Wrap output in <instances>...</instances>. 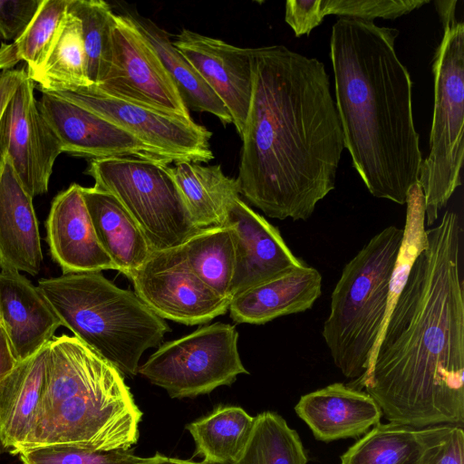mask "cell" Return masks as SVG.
Returning <instances> with one entry per match:
<instances>
[{"mask_svg":"<svg viewBox=\"0 0 464 464\" xmlns=\"http://www.w3.org/2000/svg\"><path fill=\"white\" fill-rule=\"evenodd\" d=\"M462 229L446 211L426 229L364 375L350 386L369 393L390 421L416 428L464 423Z\"/></svg>","mask_w":464,"mask_h":464,"instance_id":"1","label":"cell"},{"mask_svg":"<svg viewBox=\"0 0 464 464\" xmlns=\"http://www.w3.org/2000/svg\"><path fill=\"white\" fill-rule=\"evenodd\" d=\"M252 72L240 194L269 218L307 220L334 189L344 149L329 75L285 45L252 48Z\"/></svg>","mask_w":464,"mask_h":464,"instance_id":"2","label":"cell"},{"mask_svg":"<svg viewBox=\"0 0 464 464\" xmlns=\"http://www.w3.org/2000/svg\"><path fill=\"white\" fill-rule=\"evenodd\" d=\"M399 31L340 17L330 57L344 148L375 198L400 205L419 182L422 154L412 111V81L395 51Z\"/></svg>","mask_w":464,"mask_h":464,"instance_id":"3","label":"cell"},{"mask_svg":"<svg viewBox=\"0 0 464 464\" xmlns=\"http://www.w3.org/2000/svg\"><path fill=\"white\" fill-rule=\"evenodd\" d=\"M37 287L62 325L123 375L135 376L143 353L170 331L134 292L116 286L101 272L42 278Z\"/></svg>","mask_w":464,"mask_h":464,"instance_id":"4","label":"cell"},{"mask_svg":"<svg viewBox=\"0 0 464 464\" xmlns=\"http://www.w3.org/2000/svg\"><path fill=\"white\" fill-rule=\"evenodd\" d=\"M403 228L389 226L345 265L331 295L323 337L335 366L352 382L366 372L384 329Z\"/></svg>","mask_w":464,"mask_h":464,"instance_id":"5","label":"cell"},{"mask_svg":"<svg viewBox=\"0 0 464 464\" xmlns=\"http://www.w3.org/2000/svg\"><path fill=\"white\" fill-rule=\"evenodd\" d=\"M440 17L444 34L432 63L430 152L422 160L419 177L428 226L437 221L440 211L461 185L464 155V24L456 20L455 9Z\"/></svg>","mask_w":464,"mask_h":464,"instance_id":"6","label":"cell"},{"mask_svg":"<svg viewBox=\"0 0 464 464\" xmlns=\"http://www.w3.org/2000/svg\"><path fill=\"white\" fill-rule=\"evenodd\" d=\"M169 162L150 156L90 161L94 187L113 195L145 234L152 250L179 246L198 229L169 172Z\"/></svg>","mask_w":464,"mask_h":464,"instance_id":"7","label":"cell"},{"mask_svg":"<svg viewBox=\"0 0 464 464\" xmlns=\"http://www.w3.org/2000/svg\"><path fill=\"white\" fill-rule=\"evenodd\" d=\"M237 342L235 325L220 322L205 325L161 344L138 372L171 398L207 394L231 385L239 374H248Z\"/></svg>","mask_w":464,"mask_h":464,"instance_id":"8","label":"cell"},{"mask_svg":"<svg viewBox=\"0 0 464 464\" xmlns=\"http://www.w3.org/2000/svg\"><path fill=\"white\" fill-rule=\"evenodd\" d=\"M77 104L115 124L154 157L176 163H207L214 158L204 126L165 111L131 103L86 89L46 92Z\"/></svg>","mask_w":464,"mask_h":464,"instance_id":"9","label":"cell"},{"mask_svg":"<svg viewBox=\"0 0 464 464\" xmlns=\"http://www.w3.org/2000/svg\"><path fill=\"white\" fill-rule=\"evenodd\" d=\"M113 54L102 84L86 90L189 119V111L158 53L130 14L114 15Z\"/></svg>","mask_w":464,"mask_h":464,"instance_id":"10","label":"cell"},{"mask_svg":"<svg viewBox=\"0 0 464 464\" xmlns=\"http://www.w3.org/2000/svg\"><path fill=\"white\" fill-rule=\"evenodd\" d=\"M134 293L157 315L186 325L204 324L228 311L189 267L182 246L154 250L130 278Z\"/></svg>","mask_w":464,"mask_h":464,"instance_id":"11","label":"cell"},{"mask_svg":"<svg viewBox=\"0 0 464 464\" xmlns=\"http://www.w3.org/2000/svg\"><path fill=\"white\" fill-rule=\"evenodd\" d=\"M34 84L26 76L0 119V158L7 156L25 190L34 198L47 192L61 144L39 110Z\"/></svg>","mask_w":464,"mask_h":464,"instance_id":"12","label":"cell"},{"mask_svg":"<svg viewBox=\"0 0 464 464\" xmlns=\"http://www.w3.org/2000/svg\"><path fill=\"white\" fill-rule=\"evenodd\" d=\"M227 109L241 136L253 90L252 48L183 29L172 42Z\"/></svg>","mask_w":464,"mask_h":464,"instance_id":"13","label":"cell"},{"mask_svg":"<svg viewBox=\"0 0 464 464\" xmlns=\"http://www.w3.org/2000/svg\"><path fill=\"white\" fill-rule=\"evenodd\" d=\"M226 224L235 233L231 299L240 293L305 264L285 244L277 227L240 198L230 204Z\"/></svg>","mask_w":464,"mask_h":464,"instance_id":"14","label":"cell"},{"mask_svg":"<svg viewBox=\"0 0 464 464\" xmlns=\"http://www.w3.org/2000/svg\"><path fill=\"white\" fill-rule=\"evenodd\" d=\"M37 104L63 152L91 160L154 157L128 132L77 104L46 92Z\"/></svg>","mask_w":464,"mask_h":464,"instance_id":"15","label":"cell"},{"mask_svg":"<svg viewBox=\"0 0 464 464\" xmlns=\"http://www.w3.org/2000/svg\"><path fill=\"white\" fill-rule=\"evenodd\" d=\"M81 188L72 183L52 202L45 222L50 254L63 274L116 270L99 243Z\"/></svg>","mask_w":464,"mask_h":464,"instance_id":"16","label":"cell"},{"mask_svg":"<svg viewBox=\"0 0 464 464\" xmlns=\"http://www.w3.org/2000/svg\"><path fill=\"white\" fill-rule=\"evenodd\" d=\"M0 315L17 361L47 345L62 325L40 289L16 270L0 272Z\"/></svg>","mask_w":464,"mask_h":464,"instance_id":"17","label":"cell"},{"mask_svg":"<svg viewBox=\"0 0 464 464\" xmlns=\"http://www.w3.org/2000/svg\"><path fill=\"white\" fill-rule=\"evenodd\" d=\"M295 411L314 438L324 442L359 438L378 424L382 416L369 393L342 382L303 395Z\"/></svg>","mask_w":464,"mask_h":464,"instance_id":"18","label":"cell"},{"mask_svg":"<svg viewBox=\"0 0 464 464\" xmlns=\"http://www.w3.org/2000/svg\"><path fill=\"white\" fill-rule=\"evenodd\" d=\"M43 253L33 197L7 156L0 158V268L36 276Z\"/></svg>","mask_w":464,"mask_h":464,"instance_id":"19","label":"cell"},{"mask_svg":"<svg viewBox=\"0 0 464 464\" xmlns=\"http://www.w3.org/2000/svg\"><path fill=\"white\" fill-rule=\"evenodd\" d=\"M322 293V276L306 265L234 296L228 311L239 324H264L310 309Z\"/></svg>","mask_w":464,"mask_h":464,"instance_id":"20","label":"cell"},{"mask_svg":"<svg viewBox=\"0 0 464 464\" xmlns=\"http://www.w3.org/2000/svg\"><path fill=\"white\" fill-rule=\"evenodd\" d=\"M48 346L19 361L0 382V444L13 454L25 446L41 405Z\"/></svg>","mask_w":464,"mask_h":464,"instance_id":"21","label":"cell"},{"mask_svg":"<svg viewBox=\"0 0 464 464\" xmlns=\"http://www.w3.org/2000/svg\"><path fill=\"white\" fill-rule=\"evenodd\" d=\"M81 191L100 245L116 270L130 279L153 251L145 234L111 193L94 186Z\"/></svg>","mask_w":464,"mask_h":464,"instance_id":"22","label":"cell"},{"mask_svg":"<svg viewBox=\"0 0 464 464\" xmlns=\"http://www.w3.org/2000/svg\"><path fill=\"white\" fill-rule=\"evenodd\" d=\"M451 426L379 422L341 456L340 464H428Z\"/></svg>","mask_w":464,"mask_h":464,"instance_id":"23","label":"cell"},{"mask_svg":"<svg viewBox=\"0 0 464 464\" xmlns=\"http://www.w3.org/2000/svg\"><path fill=\"white\" fill-rule=\"evenodd\" d=\"M170 175L185 208L199 230L225 226L227 209L240 198L237 179L224 174L221 166L179 161L169 167Z\"/></svg>","mask_w":464,"mask_h":464,"instance_id":"24","label":"cell"},{"mask_svg":"<svg viewBox=\"0 0 464 464\" xmlns=\"http://www.w3.org/2000/svg\"><path fill=\"white\" fill-rule=\"evenodd\" d=\"M130 15L158 53L187 108L211 113L224 125L232 123L231 116L224 103L174 46L169 34L150 19Z\"/></svg>","mask_w":464,"mask_h":464,"instance_id":"25","label":"cell"},{"mask_svg":"<svg viewBox=\"0 0 464 464\" xmlns=\"http://www.w3.org/2000/svg\"><path fill=\"white\" fill-rule=\"evenodd\" d=\"M32 80L41 92H74L92 86L81 23L68 10L42 67Z\"/></svg>","mask_w":464,"mask_h":464,"instance_id":"26","label":"cell"},{"mask_svg":"<svg viewBox=\"0 0 464 464\" xmlns=\"http://www.w3.org/2000/svg\"><path fill=\"white\" fill-rule=\"evenodd\" d=\"M192 271L213 291L231 300L235 233L230 225L198 231L181 245Z\"/></svg>","mask_w":464,"mask_h":464,"instance_id":"27","label":"cell"},{"mask_svg":"<svg viewBox=\"0 0 464 464\" xmlns=\"http://www.w3.org/2000/svg\"><path fill=\"white\" fill-rule=\"evenodd\" d=\"M254 417L237 406H218L188 423L196 454L210 464H230L243 446Z\"/></svg>","mask_w":464,"mask_h":464,"instance_id":"28","label":"cell"},{"mask_svg":"<svg viewBox=\"0 0 464 464\" xmlns=\"http://www.w3.org/2000/svg\"><path fill=\"white\" fill-rule=\"evenodd\" d=\"M298 433L273 411L254 417L248 435L230 464H306Z\"/></svg>","mask_w":464,"mask_h":464,"instance_id":"29","label":"cell"},{"mask_svg":"<svg viewBox=\"0 0 464 464\" xmlns=\"http://www.w3.org/2000/svg\"><path fill=\"white\" fill-rule=\"evenodd\" d=\"M69 0H43L25 31L12 44L0 45V71L12 70L21 61L32 79L42 67L59 26L67 13Z\"/></svg>","mask_w":464,"mask_h":464,"instance_id":"30","label":"cell"},{"mask_svg":"<svg viewBox=\"0 0 464 464\" xmlns=\"http://www.w3.org/2000/svg\"><path fill=\"white\" fill-rule=\"evenodd\" d=\"M67 10L81 23L88 78L91 87L98 86L107 77L112 63L115 14L102 0H69Z\"/></svg>","mask_w":464,"mask_h":464,"instance_id":"31","label":"cell"},{"mask_svg":"<svg viewBox=\"0 0 464 464\" xmlns=\"http://www.w3.org/2000/svg\"><path fill=\"white\" fill-rule=\"evenodd\" d=\"M23 464H136L132 449L92 450L63 445L41 446L18 453Z\"/></svg>","mask_w":464,"mask_h":464,"instance_id":"32","label":"cell"},{"mask_svg":"<svg viewBox=\"0 0 464 464\" xmlns=\"http://www.w3.org/2000/svg\"><path fill=\"white\" fill-rule=\"evenodd\" d=\"M428 3L429 0H315V6L322 22L328 14L373 22L378 17L395 19Z\"/></svg>","mask_w":464,"mask_h":464,"instance_id":"33","label":"cell"},{"mask_svg":"<svg viewBox=\"0 0 464 464\" xmlns=\"http://www.w3.org/2000/svg\"><path fill=\"white\" fill-rule=\"evenodd\" d=\"M43 0H0V39L15 41L27 28Z\"/></svg>","mask_w":464,"mask_h":464,"instance_id":"34","label":"cell"},{"mask_svg":"<svg viewBox=\"0 0 464 464\" xmlns=\"http://www.w3.org/2000/svg\"><path fill=\"white\" fill-rule=\"evenodd\" d=\"M463 427L452 425L428 464H463Z\"/></svg>","mask_w":464,"mask_h":464,"instance_id":"35","label":"cell"},{"mask_svg":"<svg viewBox=\"0 0 464 464\" xmlns=\"http://www.w3.org/2000/svg\"><path fill=\"white\" fill-rule=\"evenodd\" d=\"M26 74L25 67L0 71V119L11 97Z\"/></svg>","mask_w":464,"mask_h":464,"instance_id":"36","label":"cell"},{"mask_svg":"<svg viewBox=\"0 0 464 464\" xmlns=\"http://www.w3.org/2000/svg\"><path fill=\"white\" fill-rule=\"evenodd\" d=\"M15 358L7 335L0 325V382L18 362Z\"/></svg>","mask_w":464,"mask_h":464,"instance_id":"37","label":"cell"},{"mask_svg":"<svg viewBox=\"0 0 464 464\" xmlns=\"http://www.w3.org/2000/svg\"><path fill=\"white\" fill-rule=\"evenodd\" d=\"M136 464H210L205 461H193L180 459L173 457H167L160 453H156L151 457L140 458Z\"/></svg>","mask_w":464,"mask_h":464,"instance_id":"38","label":"cell"},{"mask_svg":"<svg viewBox=\"0 0 464 464\" xmlns=\"http://www.w3.org/2000/svg\"><path fill=\"white\" fill-rule=\"evenodd\" d=\"M0 325H2V322H1V315H0Z\"/></svg>","mask_w":464,"mask_h":464,"instance_id":"39","label":"cell"}]
</instances>
